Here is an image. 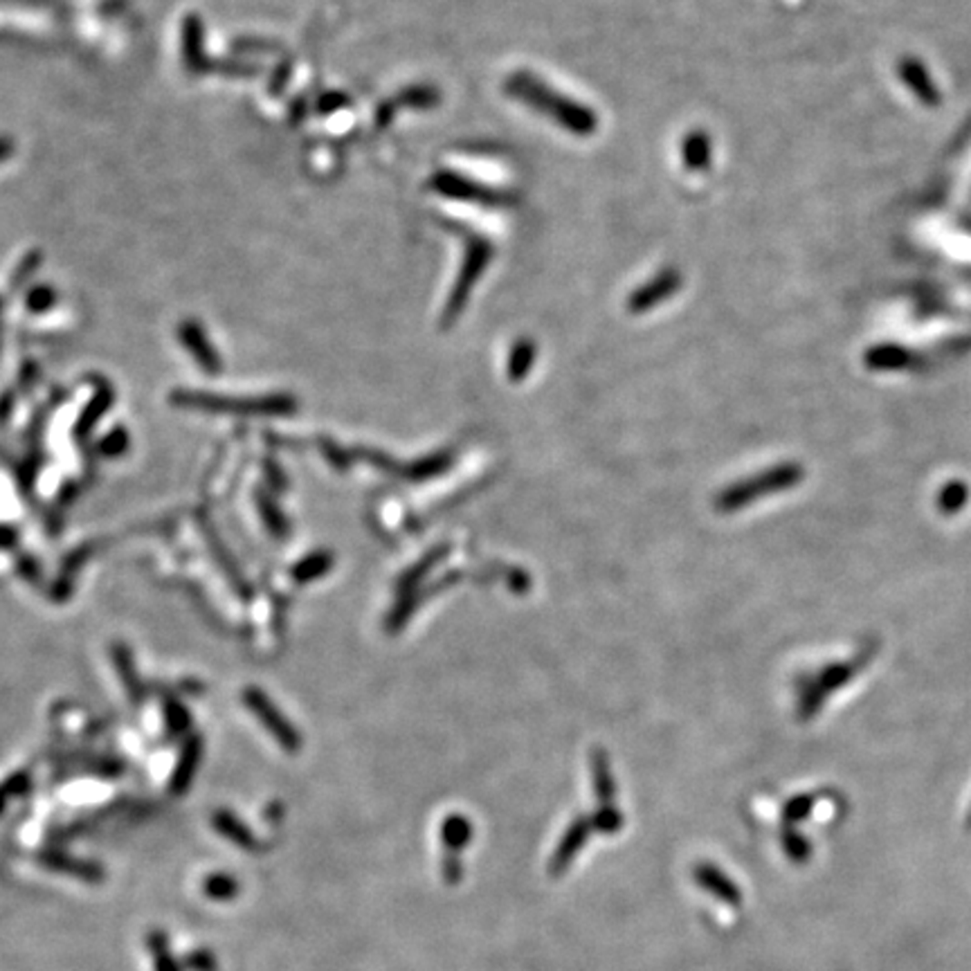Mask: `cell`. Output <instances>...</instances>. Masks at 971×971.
Instances as JSON below:
<instances>
[{"label": "cell", "mask_w": 971, "mask_h": 971, "mask_svg": "<svg viewBox=\"0 0 971 971\" xmlns=\"http://www.w3.org/2000/svg\"><path fill=\"white\" fill-rule=\"evenodd\" d=\"M674 288V277L671 275V272H666V275H659L657 279L648 286H643L641 290H636V293L632 295V298L628 299V308L634 310V313H639V310H645V308H652V304H657L659 299L668 298V293Z\"/></svg>", "instance_id": "52a82bcc"}, {"label": "cell", "mask_w": 971, "mask_h": 971, "mask_svg": "<svg viewBox=\"0 0 971 971\" xmlns=\"http://www.w3.org/2000/svg\"><path fill=\"white\" fill-rule=\"evenodd\" d=\"M243 702H246L248 709L259 717L261 724L270 731L272 738H275L281 747L288 751L299 749L301 738H299L298 729H295V726L290 724L284 715H281V711L272 704V700H268L266 693L259 691V688H246V693H243Z\"/></svg>", "instance_id": "277c9868"}, {"label": "cell", "mask_w": 971, "mask_h": 971, "mask_svg": "<svg viewBox=\"0 0 971 971\" xmlns=\"http://www.w3.org/2000/svg\"><path fill=\"white\" fill-rule=\"evenodd\" d=\"M257 501H259L257 506H259V513H261L263 522H266L268 529H270L272 533L277 535V538H284V535L288 533V522L284 520V515H281L279 511H277V506L272 504V501L268 500V497L257 495Z\"/></svg>", "instance_id": "2e32d148"}, {"label": "cell", "mask_w": 971, "mask_h": 971, "mask_svg": "<svg viewBox=\"0 0 971 971\" xmlns=\"http://www.w3.org/2000/svg\"><path fill=\"white\" fill-rule=\"evenodd\" d=\"M466 252H468V255H466V261H463V266H461V275H459L457 284H454L452 295L448 298L446 313H443V324L452 322V319L457 318L459 313H461L463 301H466L468 295H470L472 284H475V281L480 279L481 270H484V266L488 263V259H491V246H488V241H484V238L468 237Z\"/></svg>", "instance_id": "3957f363"}, {"label": "cell", "mask_w": 971, "mask_h": 971, "mask_svg": "<svg viewBox=\"0 0 971 971\" xmlns=\"http://www.w3.org/2000/svg\"><path fill=\"white\" fill-rule=\"evenodd\" d=\"M111 400H113V399H111V391H102V394L95 396L93 403H90L88 408H86L84 414H81L79 423L75 425V437H76V439L88 437L90 430H93L95 425H97V420L102 419L104 410H106L108 405H111Z\"/></svg>", "instance_id": "7c38bea8"}, {"label": "cell", "mask_w": 971, "mask_h": 971, "mask_svg": "<svg viewBox=\"0 0 971 971\" xmlns=\"http://www.w3.org/2000/svg\"><path fill=\"white\" fill-rule=\"evenodd\" d=\"M43 861H46V865H50V868L61 870V873H73L81 879H90V882L102 877V870L95 868V865L81 864V861L68 859V857H64V855L52 853V855H47V857H43Z\"/></svg>", "instance_id": "5bb4252c"}, {"label": "cell", "mask_w": 971, "mask_h": 971, "mask_svg": "<svg viewBox=\"0 0 971 971\" xmlns=\"http://www.w3.org/2000/svg\"><path fill=\"white\" fill-rule=\"evenodd\" d=\"M434 561H437V558H434V556H432V561H425V562H423V564H420V567H419V571H423V569H425V567H428V564H430V562H434ZM419 578H420V576H416V578H414V576H410V578H408V581H405V585H410V587H411V585H416V582H419Z\"/></svg>", "instance_id": "603a6c76"}, {"label": "cell", "mask_w": 971, "mask_h": 971, "mask_svg": "<svg viewBox=\"0 0 971 971\" xmlns=\"http://www.w3.org/2000/svg\"><path fill=\"white\" fill-rule=\"evenodd\" d=\"M113 662H115V668H117L119 677H122L124 688H126L128 695H131L133 702L137 704L142 697V683H140V677H137L136 663H133L131 650H128L126 645L117 643L113 648Z\"/></svg>", "instance_id": "ba28073f"}, {"label": "cell", "mask_w": 971, "mask_h": 971, "mask_svg": "<svg viewBox=\"0 0 971 971\" xmlns=\"http://www.w3.org/2000/svg\"><path fill=\"white\" fill-rule=\"evenodd\" d=\"M189 965L196 971H212L214 969L212 958H209V956L205 954V951H200V954H198V951H194V956L189 958Z\"/></svg>", "instance_id": "44dd1931"}, {"label": "cell", "mask_w": 971, "mask_h": 971, "mask_svg": "<svg viewBox=\"0 0 971 971\" xmlns=\"http://www.w3.org/2000/svg\"><path fill=\"white\" fill-rule=\"evenodd\" d=\"M212 823L223 836H228V839L237 841V844H243L246 848H250V844H255V836H250V832H248L246 827H243V823L238 821L237 816L229 814V812L218 810L217 814H214Z\"/></svg>", "instance_id": "8fae6325"}, {"label": "cell", "mask_w": 971, "mask_h": 971, "mask_svg": "<svg viewBox=\"0 0 971 971\" xmlns=\"http://www.w3.org/2000/svg\"><path fill=\"white\" fill-rule=\"evenodd\" d=\"M183 339L185 344H187V349L191 353H194L196 362H198L200 367H203L205 371H218L221 369V362H218V353L214 351L212 347L207 344V338L200 333V329H191L187 327L183 331Z\"/></svg>", "instance_id": "9c48e42d"}, {"label": "cell", "mask_w": 971, "mask_h": 971, "mask_svg": "<svg viewBox=\"0 0 971 971\" xmlns=\"http://www.w3.org/2000/svg\"><path fill=\"white\" fill-rule=\"evenodd\" d=\"M506 93L524 102L533 111L547 115L549 119H553V122H558L562 128L576 133V136H592L596 131L598 119L590 108L556 93L551 86L544 84L542 79H535L526 70L506 81Z\"/></svg>", "instance_id": "6da1fadb"}, {"label": "cell", "mask_w": 971, "mask_h": 971, "mask_svg": "<svg viewBox=\"0 0 971 971\" xmlns=\"http://www.w3.org/2000/svg\"><path fill=\"white\" fill-rule=\"evenodd\" d=\"M176 405L191 410L218 411V414L238 416H286L293 414L295 400L290 396H266V399H225V396L205 394V391H176L171 396Z\"/></svg>", "instance_id": "7a4b0ae2"}, {"label": "cell", "mask_w": 971, "mask_h": 971, "mask_svg": "<svg viewBox=\"0 0 971 971\" xmlns=\"http://www.w3.org/2000/svg\"><path fill=\"white\" fill-rule=\"evenodd\" d=\"M16 544V531L0 524V549H9Z\"/></svg>", "instance_id": "7402d4cb"}, {"label": "cell", "mask_w": 971, "mask_h": 971, "mask_svg": "<svg viewBox=\"0 0 971 971\" xmlns=\"http://www.w3.org/2000/svg\"><path fill=\"white\" fill-rule=\"evenodd\" d=\"M535 358V344L531 339H520L515 344V349L511 351V362H509V376L511 380H524V376L529 374L531 365H533Z\"/></svg>", "instance_id": "4fadbf2b"}, {"label": "cell", "mask_w": 971, "mask_h": 971, "mask_svg": "<svg viewBox=\"0 0 971 971\" xmlns=\"http://www.w3.org/2000/svg\"><path fill=\"white\" fill-rule=\"evenodd\" d=\"M232 891H234L232 879L223 877V875H209L207 882H205V893H207L209 897L225 899L232 895Z\"/></svg>", "instance_id": "d6986e66"}, {"label": "cell", "mask_w": 971, "mask_h": 971, "mask_svg": "<svg viewBox=\"0 0 971 971\" xmlns=\"http://www.w3.org/2000/svg\"><path fill=\"white\" fill-rule=\"evenodd\" d=\"M200 754H203V740H200L198 735H191V738L185 740L183 749H180V758L178 763H176L174 776H171V789H174V794H185V789L194 781L200 764Z\"/></svg>", "instance_id": "8992f818"}, {"label": "cell", "mask_w": 971, "mask_h": 971, "mask_svg": "<svg viewBox=\"0 0 971 971\" xmlns=\"http://www.w3.org/2000/svg\"><path fill=\"white\" fill-rule=\"evenodd\" d=\"M27 789V776H14L9 778L7 783L0 784V812H3L5 803H7L9 796H16V794H25Z\"/></svg>", "instance_id": "ffe728a7"}, {"label": "cell", "mask_w": 971, "mask_h": 971, "mask_svg": "<svg viewBox=\"0 0 971 971\" xmlns=\"http://www.w3.org/2000/svg\"><path fill=\"white\" fill-rule=\"evenodd\" d=\"M149 946L153 951V963H156V971H180L178 963L171 956L169 945H167L165 934H151L149 936Z\"/></svg>", "instance_id": "9a60e30c"}, {"label": "cell", "mask_w": 971, "mask_h": 971, "mask_svg": "<svg viewBox=\"0 0 971 971\" xmlns=\"http://www.w3.org/2000/svg\"><path fill=\"white\" fill-rule=\"evenodd\" d=\"M331 567H333L331 553H327V551L310 553L308 558H304V561H299L298 564H295L293 578L298 582H313V581H318V578H322Z\"/></svg>", "instance_id": "30bf717a"}, {"label": "cell", "mask_w": 971, "mask_h": 971, "mask_svg": "<svg viewBox=\"0 0 971 971\" xmlns=\"http://www.w3.org/2000/svg\"><path fill=\"white\" fill-rule=\"evenodd\" d=\"M128 448V434L124 432L122 428H115L108 437L102 439V443H99V452L104 454V457H119V454L126 452Z\"/></svg>", "instance_id": "ac0fdd59"}, {"label": "cell", "mask_w": 971, "mask_h": 971, "mask_svg": "<svg viewBox=\"0 0 971 971\" xmlns=\"http://www.w3.org/2000/svg\"><path fill=\"white\" fill-rule=\"evenodd\" d=\"M432 187L437 189L439 194L450 196V198H457V200H470V203H480V205L504 203L501 194H497V191H492L491 187H484V185L472 183L470 178L468 180L461 178V176H457V174L434 176Z\"/></svg>", "instance_id": "5b68a950"}, {"label": "cell", "mask_w": 971, "mask_h": 971, "mask_svg": "<svg viewBox=\"0 0 971 971\" xmlns=\"http://www.w3.org/2000/svg\"><path fill=\"white\" fill-rule=\"evenodd\" d=\"M165 715H167V726H169L171 733L183 735L185 731L189 729L191 715H189V711L185 709L183 704H180V702H176V700L167 702V704H165Z\"/></svg>", "instance_id": "e0dca14e"}]
</instances>
